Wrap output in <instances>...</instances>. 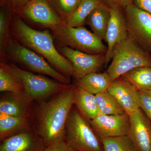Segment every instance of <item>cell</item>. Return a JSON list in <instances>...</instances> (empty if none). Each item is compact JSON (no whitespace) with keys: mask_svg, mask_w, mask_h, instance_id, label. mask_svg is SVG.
I'll list each match as a JSON object with an SVG mask.
<instances>
[{"mask_svg":"<svg viewBox=\"0 0 151 151\" xmlns=\"http://www.w3.org/2000/svg\"><path fill=\"white\" fill-rule=\"evenodd\" d=\"M0 91L22 96L24 88L20 81L11 69L9 64L1 60L0 64Z\"/></svg>","mask_w":151,"mask_h":151,"instance_id":"obj_21","label":"cell"},{"mask_svg":"<svg viewBox=\"0 0 151 151\" xmlns=\"http://www.w3.org/2000/svg\"><path fill=\"white\" fill-rule=\"evenodd\" d=\"M76 85L41 102L32 112L33 128L40 136L45 147L65 141L66 124L74 103Z\"/></svg>","mask_w":151,"mask_h":151,"instance_id":"obj_1","label":"cell"},{"mask_svg":"<svg viewBox=\"0 0 151 151\" xmlns=\"http://www.w3.org/2000/svg\"><path fill=\"white\" fill-rule=\"evenodd\" d=\"M33 128L30 118L16 117L0 113V141Z\"/></svg>","mask_w":151,"mask_h":151,"instance_id":"obj_17","label":"cell"},{"mask_svg":"<svg viewBox=\"0 0 151 151\" xmlns=\"http://www.w3.org/2000/svg\"><path fill=\"white\" fill-rule=\"evenodd\" d=\"M44 142L33 128L1 142L0 151H44Z\"/></svg>","mask_w":151,"mask_h":151,"instance_id":"obj_15","label":"cell"},{"mask_svg":"<svg viewBox=\"0 0 151 151\" xmlns=\"http://www.w3.org/2000/svg\"><path fill=\"white\" fill-rule=\"evenodd\" d=\"M124 9L129 36L144 50L151 52V15L132 3Z\"/></svg>","mask_w":151,"mask_h":151,"instance_id":"obj_8","label":"cell"},{"mask_svg":"<svg viewBox=\"0 0 151 151\" xmlns=\"http://www.w3.org/2000/svg\"><path fill=\"white\" fill-rule=\"evenodd\" d=\"M32 0H10V4L14 13L18 14Z\"/></svg>","mask_w":151,"mask_h":151,"instance_id":"obj_32","label":"cell"},{"mask_svg":"<svg viewBox=\"0 0 151 151\" xmlns=\"http://www.w3.org/2000/svg\"><path fill=\"white\" fill-rule=\"evenodd\" d=\"M111 83L107 71L92 72L77 81V85L94 95L107 91Z\"/></svg>","mask_w":151,"mask_h":151,"instance_id":"obj_20","label":"cell"},{"mask_svg":"<svg viewBox=\"0 0 151 151\" xmlns=\"http://www.w3.org/2000/svg\"><path fill=\"white\" fill-rule=\"evenodd\" d=\"M5 2H9L10 0H3Z\"/></svg>","mask_w":151,"mask_h":151,"instance_id":"obj_33","label":"cell"},{"mask_svg":"<svg viewBox=\"0 0 151 151\" xmlns=\"http://www.w3.org/2000/svg\"><path fill=\"white\" fill-rule=\"evenodd\" d=\"M145 66L151 67V54L129 35L115 47L107 72L112 82L130 70Z\"/></svg>","mask_w":151,"mask_h":151,"instance_id":"obj_3","label":"cell"},{"mask_svg":"<svg viewBox=\"0 0 151 151\" xmlns=\"http://www.w3.org/2000/svg\"><path fill=\"white\" fill-rule=\"evenodd\" d=\"M95 97L100 113L114 115L126 113L122 105L108 91L96 94Z\"/></svg>","mask_w":151,"mask_h":151,"instance_id":"obj_25","label":"cell"},{"mask_svg":"<svg viewBox=\"0 0 151 151\" xmlns=\"http://www.w3.org/2000/svg\"><path fill=\"white\" fill-rule=\"evenodd\" d=\"M44 151H74L65 141L53 143L47 146Z\"/></svg>","mask_w":151,"mask_h":151,"instance_id":"obj_29","label":"cell"},{"mask_svg":"<svg viewBox=\"0 0 151 151\" xmlns=\"http://www.w3.org/2000/svg\"><path fill=\"white\" fill-rule=\"evenodd\" d=\"M16 14L51 30L63 22L48 0H32Z\"/></svg>","mask_w":151,"mask_h":151,"instance_id":"obj_10","label":"cell"},{"mask_svg":"<svg viewBox=\"0 0 151 151\" xmlns=\"http://www.w3.org/2000/svg\"><path fill=\"white\" fill-rule=\"evenodd\" d=\"M65 141L74 151H103V143L90 121L72 108L66 124Z\"/></svg>","mask_w":151,"mask_h":151,"instance_id":"obj_4","label":"cell"},{"mask_svg":"<svg viewBox=\"0 0 151 151\" xmlns=\"http://www.w3.org/2000/svg\"><path fill=\"white\" fill-rule=\"evenodd\" d=\"M138 90H151V67L135 68L122 76Z\"/></svg>","mask_w":151,"mask_h":151,"instance_id":"obj_23","label":"cell"},{"mask_svg":"<svg viewBox=\"0 0 151 151\" xmlns=\"http://www.w3.org/2000/svg\"><path fill=\"white\" fill-rule=\"evenodd\" d=\"M58 50L72 63L73 76L77 81L89 73L97 72L105 64V54H89L68 46H60Z\"/></svg>","mask_w":151,"mask_h":151,"instance_id":"obj_9","label":"cell"},{"mask_svg":"<svg viewBox=\"0 0 151 151\" xmlns=\"http://www.w3.org/2000/svg\"><path fill=\"white\" fill-rule=\"evenodd\" d=\"M120 8H111V18L105 41L107 50L105 54V65L112 60L115 47L129 36L126 18Z\"/></svg>","mask_w":151,"mask_h":151,"instance_id":"obj_13","label":"cell"},{"mask_svg":"<svg viewBox=\"0 0 151 151\" xmlns=\"http://www.w3.org/2000/svg\"><path fill=\"white\" fill-rule=\"evenodd\" d=\"M74 105L89 121L94 119L100 113L95 95L77 84L76 85Z\"/></svg>","mask_w":151,"mask_h":151,"instance_id":"obj_19","label":"cell"},{"mask_svg":"<svg viewBox=\"0 0 151 151\" xmlns=\"http://www.w3.org/2000/svg\"><path fill=\"white\" fill-rule=\"evenodd\" d=\"M11 33L19 43L43 57L60 72L68 77L73 76L72 63L57 49L52 36L48 30L34 29L17 14L12 19Z\"/></svg>","mask_w":151,"mask_h":151,"instance_id":"obj_2","label":"cell"},{"mask_svg":"<svg viewBox=\"0 0 151 151\" xmlns=\"http://www.w3.org/2000/svg\"><path fill=\"white\" fill-rule=\"evenodd\" d=\"M139 108L151 122V90H139Z\"/></svg>","mask_w":151,"mask_h":151,"instance_id":"obj_28","label":"cell"},{"mask_svg":"<svg viewBox=\"0 0 151 151\" xmlns=\"http://www.w3.org/2000/svg\"><path fill=\"white\" fill-rule=\"evenodd\" d=\"M103 4L101 0H81L74 13L64 22L73 27L83 26L92 11Z\"/></svg>","mask_w":151,"mask_h":151,"instance_id":"obj_22","label":"cell"},{"mask_svg":"<svg viewBox=\"0 0 151 151\" xmlns=\"http://www.w3.org/2000/svg\"><path fill=\"white\" fill-rule=\"evenodd\" d=\"M129 117L128 136L134 151H151V122L140 108Z\"/></svg>","mask_w":151,"mask_h":151,"instance_id":"obj_12","label":"cell"},{"mask_svg":"<svg viewBox=\"0 0 151 151\" xmlns=\"http://www.w3.org/2000/svg\"><path fill=\"white\" fill-rule=\"evenodd\" d=\"M9 64L23 86V97L30 103L51 97L64 90L70 85L34 74L22 69L15 64Z\"/></svg>","mask_w":151,"mask_h":151,"instance_id":"obj_7","label":"cell"},{"mask_svg":"<svg viewBox=\"0 0 151 151\" xmlns=\"http://www.w3.org/2000/svg\"><path fill=\"white\" fill-rule=\"evenodd\" d=\"M111 18L110 8L103 4L94 9L87 17L85 24L102 40H105L106 32Z\"/></svg>","mask_w":151,"mask_h":151,"instance_id":"obj_18","label":"cell"},{"mask_svg":"<svg viewBox=\"0 0 151 151\" xmlns=\"http://www.w3.org/2000/svg\"><path fill=\"white\" fill-rule=\"evenodd\" d=\"M101 140L103 151H134L133 145L128 135L103 138Z\"/></svg>","mask_w":151,"mask_h":151,"instance_id":"obj_26","label":"cell"},{"mask_svg":"<svg viewBox=\"0 0 151 151\" xmlns=\"http://www.w3.org/2000/svg\"><path fill=\"white\" fill-rule=\"evenodd\" d=\"M96 134L100 138L127 136L130 128L129 115L125 113L108 115L99 113L90 121Z\"/></svg>","mask_w":151,"mask_h":151,"instance_id":"obj_11","label":"cell"},{"mask_svg":"<svg viewBox=\"0 0 151 151\" xmlns=\"http://www.w3.org/2000/svg\"><path fill=\"white\" fill-rule=\"evenodd\" d=\"M63 21L65 22L75 12L81 0H48Z\"/></svg>","mask_w":151,"mask_h":151,"instance_id":"obj_27","label":"cell"},{"mask_svg":"<svg viewBox=\"0 0 151 151\" xmlns=\"http://www.w3.org/2000/svg\"><path fill=\"white\" fill-rule=\"evenodd\" d=\"M32 112V103L22 95L9 92L1 97L0 113L31 119Z\"/></svg>","mask_w":151,"mask_h":151,"instance_id":"obj_16","label":"cell"},{"mask_svg":"<svg viewBox=\"0 0 151 151\" xmlns=\"http://www.w3.org/2000/svg\"><path fill=\"white\" fill-rule=\"evenodd\" d=\"M103 4L110 8H124L132 4V0H101Z\"/></svg>","mask_w":151,"mask_h":151,"instance_id":"obj_30","label":"cell"},{"mask_svg":"<svg viewBox=\"0 0 151 151\" xmlns=\"http://www.w3.org/2000/svg\"><path fill=\"white\" fill-rule=\"evenodd\" d=\"M107 91L116 98L128 115L139 108V90L122 76L113 80Z\"/></svg>","mask_w":151,"mask_h":151,"instance_id":"obj_14","label":"cell"},{"mask_svg":"<svg viewBox=\"0 0 151 151\" xmlns=\"http://www.w3.org/2000/svg\"><path fill=\"white\" fill-rule=\"evenodd\" d=\"M132 4L138 9L151 15V0H132Z\"/></svg>","mask_w":151,"mask_h":151,"instance_id":"obj_31","label":"cell"},{"mask_svg":"<svg viewBox=\"0 0 151 151\" xmlns=\"http://www.w3.org/2000/svg\"><path fill=\"white\" fill-rule=\"evenodd\" d=\"M5 57L21 63L34 72L50 76L63 84L70 83L68 76L52 67L43 57L11 37L6 47Z\"/></svg>","mask_w":151,"mask_h":151,"instance_id":"obj_6","label":"cell"},{"mask_svg":"<svg viewBox=\"0 0 151 151\" xmlns=\"http://www.w3.org/2000/svg\"><path fill=\"white\" fill-rule=\"evenodd\" d=\"M61 46H68L90 54H106L107 47L103 40L83 26L73 27L65 22L52 30Z\"/></svg>","mask_w":151,"mask_h":151,"instance_id":"obj_5","label":"cell"},{"mask_svg":"<svg viewBox=\"0 0 151 151\" xmlns=\"http://www.w3.org/2000/svg\"><path fill=\"white\" fill-rule=\"evenodd\" d=\"M12 9L9 2L7 7L1 8L0 10V55L2 59L5 58L6 47L10 38Z\"/></svg>","mask_w":151,"mask_h":151,"instance_id":"obj_24","label":"cell"}]
</instances>
